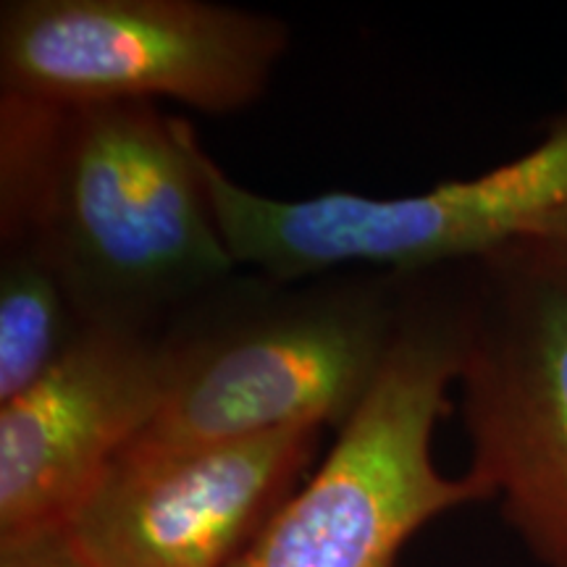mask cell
<instances>
[{
	"label": "cell",
	"mask_w": 567,
	"mask_h": 567,
	"mask_svg": "<svg viewBox=\"0 0 567 567\" xmlns=\"http://www.w3.org/2000/svg\"><path fill=\"white\" fill-rule=\"evenodd\" d=\"M193 124L153 103L0 92V243L38 250L82 323L166 329L234 279Z\"/></svg>",
	"instance_id": "6da1fadb"
},
{
	"label": "cell",
	"mask_w": 567,
	"mask_h": 567,
	"mask_svg": "<svg viewBox=\"0 0 567 567\" xmlns=\"http://www.w3.org/2000/svg\"><path fill=\"white\" fill-rule=\"evenodd\" d=\"M408 281L229 279L168 323L166 400L124 452L168 455L302 425L339 431L386 363Z\"/></svg>",
	"instance_id": "7a4b0ae2"
},
{
	"label": "cell",
	"mask_w": 567,
	"mask_h": 567,
	"mask_svg": "<svg viewBox=\"0 0 567 567\" xmlns=\"http://www.w3.org/2000/svg\"><path fill=\"white\" fill-rule=\"evenodd\" d=\"M417 279L408 281L400 329L363 405L231 567H396L425 523L488 499L467 473L442 476L431 452L463 368L467 300Z\"/></svg>",
	"instance_id": "3957f363"
},
{
	"label": "cell",
	"mask_w": 567,
	"mask_h": 567,
	"mask_svg": "<svg viewBox=\"0 0 567 567\" xmlns=\"http://www.w3.org/2000/svg\"><path fill=\"white\" fill-rule=\"evenodd\" d=\"M197 161L234 264L274 281L358 266L425 276L446 264H478L517 243H542L567 218V113L520 158L402 197L323 193L279 200L234 182L203 145Z\"/></svg>",
	"instance_id": "277c9868"
},
{
	"label": "cell",
	"mask_w": 567,
	"mask_h": 567,
	"mask_svg": "<svg viewBox=\"0 0 567 567\" xmlns=\"http://www.w3.org/2000/svg\"><path fill=\"white\" fill-rule=\"evenodd\" d=\"M287 48L281 19L205 0H6L0 92L229 116L266 95Z\"/></svg>",
	"instance_id": "5b68a950"
},
{
	"label": "cell",
	"mask_w": 567,
	"mask_h": 567,
	"mask_svg": "<svg viewBox=\"0 0 567 567\" xmlns=\"http://www.w3.org/2000/svg\"><path fill=\"white\" fill-rule=\"evenodd\" d=\"M478 264L457 379L467 476L536 563L567 567V255L517 243Z\"/></svg>",
	"instance_id": "8992f818"
},
{
	"label": "cell",
	"mask_w": 567,
	"mask_h": 567,
	"mask_svg": "<svg viewBox=\"0 0 567 567\" xmlns=\"http://www.w3.org/2000/svg\"><path fill=\"white\" fill-rule=\"evenodd\" d=\"M323 429L122 452L63 526L90 567H231L313 465Z\"/></svg>",
	"instance_id": "52a82bcc"
},
{
	"label": "cell",
	"mask_w": 567,
	"mask_h": 567,
	"mask_svg": "<svg viewBox=\"0 0 567 567\" xmlns=\"http://www.w3.org/2000/svg\"><path fill=\"white\" fill-rule=\"evenodd\" d=\"M166 329L84 323L27 392L0 405V542L66 526L153 423L172 381Z\"/></svg>",
	"instance_id": "ba28073f"
},
{
	"label": "cell",
	"mask_w": 567,
	"mask_h": 567,
	"mask_svg": "<svg viewBox=\"0 0 567 567\" xmlns=\"http://www.w3.org/2000/svg\"><path fill=\"white\" fill-rule=\"evenodd\" d=\"M0 405L27 392L74 337L82 318L42 255L30 245H0Z\"/></svg>",
	"instance_id": "9c48e42d"
},
{
	"label": "cell",
	"mask_w": 567,
	"mask_h": 567,
	"mask_svg": "<svg viewBox=\"0 0 567 567\" xmlns=\"http://www.w3.org/2000/svg\"><path fill=\"white\" fill-rule=\"evenodd\" d=\"M0 567H90L63 528L0 542Z\"/></svg>",
	"instance_id": "30bf717a"
},
{
	"label": "cell",
	"mask_w": 567,
	"mask_h": 567,
	"mask_svg": "<svg viewBox=\"0 0 567 567\" xmlns=\"http://www.w3.org/2000/svg\"><path fill=\"white\" fill-rule=\"evenodd\" d=\"M542 243H547V245H555V247H557V250H563V252L567 255V218H565V221H563V224H559V226H557V229H555V231H551V234H549V237H547V239H542Z\"/></svg>",
	"instance_id": "8fae6325"
}]
</instances>
